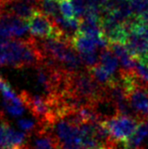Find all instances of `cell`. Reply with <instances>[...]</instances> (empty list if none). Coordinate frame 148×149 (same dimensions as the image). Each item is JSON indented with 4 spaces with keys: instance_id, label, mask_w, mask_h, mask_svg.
<instances>
[{
    "instance_id": "cell-13",
    "label": "cell",
    "mask_w": 148,
    "mask_h": 149,
    "mask_svg": "<svg viewBox=\"0 0 148 149\" xmlns=\"http://www.w3.org/2000/svg\"><path fill=\"white\" fill-rule=\"evenodd\" d=\"M60 13L62 17L68 20L76 17L72 0H61L60 2Z\"/></svg>"
},
{
    "instance_id": "cell-11",
    "label": "cell",
    "mask_w": 148,
    "mask_h": 149,
    "mask_svg": "<svg viewBox=\"0 0 148 149\" xmlns=\"http://www.w3.org/2000/svg\"><path fill=\"white\" fill-rule=\"evenodd\" d=\"M15 130L6 121H2L0 124V148L7 149L10 146Z\"/></svg>"
},
{
    "instance_id": "cell-15",
    "label": "cell",
    "mask_w": 148,
    "mask_h": 149,
    "mask_svg": "<svg viewBox=\"0 0 148 149\" xmlns=\"http://www.w3.org/2000/svg\"><path fill=\"white\" fill-rule=\"evenodd\" d=\"M134 16L140 17L148 9V0H129Z\"/></svg>"
},
{
    "instance_id": "cell-5",
    "label": "cell",
    "mask_w": 148,
    "mask_h": 149,
    "mask_svg": "<svg viewBox=\"0 0 148 149\" xmlns=\"http://www.w3.org/2000/svg\"><path fill=\"white\" fill-rule=\"evenodd\" d=\"M124 45L134 58L143 61L148 58V39L136 30H131L127 35Z\"/></svg>"
},
{
    "instance_id": "cell-16",
    "label": "cell",
    "mask_w": 148,
    "mask_h": 149,
    "mask_svg": "<svg viewBox=\"0 0 148 149\" xmlns=\"http://www.w3.org/2000/svg\"><path fill=\"white\" fill-rule=\"evenodd\" d=\"M79 57L81 58V61L85 65H87L88 67L92 68L93 66L97 65L98 60H100V58L98 56L97 51L94 52H89V53H84V54H79Z\"/></svg>"
},
{
    "instance_id": "cell-18",
    "label": "cell",
    "mask_w": 148,
    "mask_h": 149,
    "mask_svg": "<svg viewBox=\"0 0 148 149\" xmlns=\"http://www.w3.org/2000/svg\"><path fill=\"white\" fill-rule=\"evenodd\" d=\"M17 125H18V127L23 130V132H31L35 128V127H36V125H35L33 121H31L29 119L18 120Z\"/></svg>"
},
{
    "instance_id": "cell-17",
    "label": "cell",
    "mask_w": 148,
    "mask_h": 149,
    "mask_svg": "<svg viewBox=\"0 0 148 149\" xmlns=\"http://www.w3.org/2000/svg\"><path fill=\"white\" fill-rule=\"evenodd\" d=\"M4 107L7 109V111L13 116H20L24 113L25 111L24 106H18L11 103H7V102H4Z\"/></svg>"
},
{
    "instance_id": "cell-4",
    "label": "cell",
    "mask_w": 148,
    "mask_h": 149,
    "mask_svg": "<svg viewBox=\"0 0 148 149\" xmlns=\"http://www.w3.org/2000/svg\"><path fill=\"white\" fill-rule=\"evenodd\" d=\"M134 116L140 121L148 120V88L138 85L127 95Z\"/></svg>"
},
{
    "instance_id": "cell-8",
    "label": "cell",
    "mask_w": 148,
    "mask_h": 149,
    "mask_svg": "<svg viewBox=\"0 0 148 149\" xmlns=\"http://www.w3.org/2000/svg\"><path fill=\"white\" fill-rule=\"evenodd\" d=\"M72 45L79 54H84L97 51V44L94 38L85 36L77 32L72 38Z\"/></svg>"
},
{
    "instance_id": "cell-14",
    "label": "cell",
    "mask_w": 148,
    "mask_h": 149,
    "mask_svg": "<svg viewBox=\"0 0 148 149\" xmlns=\"http://www.w3.org/2000/svg\"><path fill=\"white\" fill-rule=\"evenodd\" d=\"M134 71L138 78L143 83H148V63L141 61H136Z\"/></svg>"
},
{
    "instance_id": "cell-2",
    "label": "cell",
    "mask_w": 148,
    "mask_h": 149,
    "mask_svg": "<svg viewBox=\"0 0 148 149\" xmlns=\"http://www.w3.org/2000/svg\"><path fill=\"white\" fill-rule=\"evenodd\" d=\"M29 32L32 36L44 39L69 40L68 36L58 26L53 18L47 16L42 10H36L26 20Z\"/></svg>"
},
{
    "instance_id": "cell-9",
    "label": "cell",
    "mask_w": 148,
    "mask_h": 149,
    "mask_svg": "<svg viewBox=\"0 0 148 149\" xmlns=\"http://www.w3.org/2000/svg\"><path fill=\"white\" fill-rule=\"evenodd\" d=\"M100 65L104 69L110 73L111 76H115L119 67V61L116 56L111 52L110 50H104L100 54Z\"/></svg>"
},
{
    "instance_id": "cell-10",
    "label": "cell",
    "mask_w": 148,
    "mask_h": 149,
    "mask_svg": "<svg viewBox=\"0 0 148 149\" xmlns=\"http://www.w3.org/2000/svg\"><path fill=\"white\" fill-rule=\"evenodd\" d=\"M90 72H91L90 74L92 76V77L100 85H104L108 87L111 84H113L115 81V77L113 76H111L100 64H97L95 66H93V67L90 68Z\"/></svg>"
},
{
    "instance_id": "cell-20",
    "label": "cell",
    "mask_w": 148,
    "mask_h": 149,
    "mask_svg": "<svg viewBox=\"0 0 148 149\" xmlns=\"http://www.w3.org/2000/svg\"><path fill=\"white\" fill-rule=\"evenodd\" d=\"M5 84H6V82L4 81V79H3V77L0 76V89H3V87L5 86Z\"/></svg>"
},
{
    "instance_id": "cell-12",
    "label": "cell",
    "mask_w": 148,
    "mask_h": 149,
    "mask_svg": "<svg viewBox=\"0 0 148 149\" xmlns=\"http://www.w3.org/2000/svg\"><path fill=\"white\" fill-rule=\"evenodd\" d=\"M40 10L47 16L54 18L59 15L60 3L56 0H41Z\"/></svg>"
},
{
    "instance_id": "cell-7",
    "label": "cell",
    "mask_w": 148,
    "mask_h": 149,
    "mask_svg": "<svg viewBox=\"0 0 148 149\" xmlns=\"http://www.w3.org/2000/svg\"><path fill=\"white\" fill-rule=\"evenodd\" d=\"M110 51L118 58L120 65L124 70H126V71L134 70L137 60L131 56L130 53L128 52L126 46L124 45V44L114 42V44H110Z\"/></svg>"
},
{
    "instance_id": "cell-21",
    "label": "cell",
    "mask_w": 148,
    "mask_h": 149,
    "mask_svg": "<svg viewBox=\"0 0 148 149\" xmlns=\"http://www.w3.org/2000/svg\"><path fill=\"white\" fill-rule=\"evenodd\" d=\"M0 149H4V148H0Z\"/></svg>"
},
{
    "instance_id": "cell-3",
    "label": "cell",
    "mask_w": 148,
    "mask_h": 149,
    "mask_svg": "<svg viewBox=\"0 0 148 149\" xmlns=\"http://www.w3.org/2000/svg\"><path fill=\"white\" fill-rule=\"evenodd\" d=\"M49 125L61 149H71L80 146L79 125L65 117L55 118Z\"/></svg>"
},
{
    "instance_id": "cell-6",
    "label": "cell",
    "mask_w": 148,
    "mask_h": 149,
    "mask_svg": "<svg viewBox=\"0 0 148 149\" xmlns=\"http://www.w3.org/2000/svg\"><path fill=\"white\" fill-rule=\"evenodd\" d=\"M35 149H61L55 136L50 129V125H44L34 141Z\"/></svg>"
},
{
    "instance_id": "cell-1",
    "label": "cell",
    "mask_w": 148,
    "mask_h": 149,
    "mask_svg": "<svg viewBox=\"0 0 148 149\" xmlns=\"http://www.w3.org/2000/svg\"><path fill=\"white\" fill-rule=\"evenodd\" d=\"M100 122L108 133L111 142L120 143L126 142L134 134L142 121L133 116L117 114Z\"/></svg>"
},
{
    "instance_id": "cell-19",
    "label": "cell",
    "mask_w": 148,
    "mask_h": 149,
    "mask_svg": "<svg viewBox=\"0 0 148 149\" xmlns=\"http://www.w3.org/2000/svg\"><path fill=\"white\" fill-rule=\"evenodd\" d=\"M139 20V22L143 23V24H148V9L143 13L140 17H136Z\"/></svg>"
}]
</instances>
